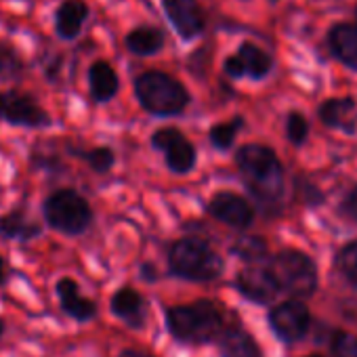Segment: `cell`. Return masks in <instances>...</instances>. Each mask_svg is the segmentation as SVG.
Returning a JSON list of instances; mask_svg holds the SVG:
<instances>
[{
    "label": "cell",
    "instance_id": "obj_1",
    "mask_svg": "<svg viewBox=\"0 0 357 357\" xmlns=\"http://www.w3.org/2000/svg\"><path fill=\"white\" fill-rule=\"evenodd\" d=\"M166 328L181 342L204 344L215 340L223 330V317L211 301L178 305L166 311Z\"/></svg>",
    "mask_w": 357,
    "mask_h": 357
},
{
    "label": "cell",
    "instance_id": "obj_2",
    "mask_svg": "<svg viewBox=\"0 0 357 357\" xmlns=\"http://www.w3.org/2000/svg\"><path fill=\"white\" fill-rule=\"evenodd\" d=\"M168 265L174 275L192 282H211L223 273V259L196 238L174 242L168 252Z\"/></svg>",
    "mask_w": 357,
    "mask_h": 357
},
{
    "label": "cell",
    "instance_id": "obj_3",
    "mask_svg": "<svg viewBox=\"0 0 357 357\" xmlns=\"http://www.w3.org/2000/svg\"><path fill=\"white\" fill-rule=\"evenodd\" d=\"M238 166L250 190L263 200H275L282 194V164L269 147L244 145L238 151Z\"/></svg>",
    "mask_w": 357,
    "mask_h": 357
},
{
    "label": "cell",
    "instance_id": "obj_4",
    "mask_svg": "<svg viewBox=\"0 0 357 357\" xmlns=\"http://www.w3.org/2000/svg\"><path fill=\"white\" fill-rule=\"evenodd\" d=\"M135 95L141 105L155 116H172L190 103L185 86L162 72H145L135 80Z\"/></svg>",
    "mask_w": 357,
    "mask_h": 357
},
{
    "label": "cell",
    "instance_id": "obj_5",
    "mask_svg": "<svg viewBox=\"0 0 357 357\" xmlns=\"http://www.w3.org/2000/svg\"><path fill=\"white\" fill-rule=\"evenodd\" d=\"M269 271L278 288L292 296H309L317 286V271L313 261L298 250H284L275 255Z\"/></svg>",
    "mask_w": 357,
    "mask_h": 357
},
{
    "label": "cell",
    "instance_id": "obj_6",
    "mask_svg": "<svg viewBox=\"0 0 357 357\" xmlns=\"http://www.w3.org/2000/svg\"><path fill=\"white\" fill-rule=\"evenodd\" d=\"M45 217L51 227L63 234H80L91 223V206L76 192L61 190L45 204Z\"/></svg>",
    "mask_w": 357,
    "mask_h": 357
},
{
    "label": "cell",
    "instance_id": "obj_7",
    "mask_svg": "<svg viewBox=\"0 0 357 357\" xmlns=\"http://www.w3.org/2000/svg\"><path fill=\"white\" fill-rule=\"evenodd\" d=\"M151 145L166 153V164L172 172H190L196 164V149L176 128H160L151 137Z\"/></svg>",
    "mask_w": 357,
    "mask_h": 357
},
{
    "label": "cell",
    "instance_id": "obj_8",
    "mask_svg": "<svg viewBox=\"0 0 357 357\" xmlns=\"http://www.w3.org/2000/svg\"><path fill=\"white\" fill-rule=\"evenodd\" d=\"M0 118L22 124V126H49V116L45 109L38 107V103L20 93V91H3L0 93Z\"/></svg>",
    "mask_w": 357,
    "mask_h": 357
},
{
    "label": "cell",
    "instance_id": "obj_9",
    "mask_svg": "<svg viewBox=\"0 0 357 357\" xmlns=\"http://www.w3.org/2000/svg\"><path fill=\"white\" fill-rule=\"evenodd\" d=\"M309 309L298 301H286L269 313V324L273 332L286 342L303 338L309 330Z\"/></svg>",
    "mask_w": 357,
    "mask_h": 357
},
{
    "label": "cell",
    "instance_id": "obj_10",
    "mask_svg": "<svg viewBox=\"0 0 357 357\" xmlns=\"http://www.w3.org/2000/svg\"><path fill=\"white\" fill-rule=\"evenodd\" d=\"M164 11L174 30L185 40L196 38L204 30V15L196 0H164Z\"/></svg>",
    "mask_w": 357,
    "mask_h": 357
},
{
    "label": "cell",
    "instance_id": "obj_11",
    "mask_svg": "<svg viewBox=\"0 0 357 357\" xmlns=\"http://www.w3.org/2000/svg\"><path fill=\"white\" fill-rule=\"evenodd\" d=\"M208 211L217 221H221L225 225H231V227H238V229H244V227H248L252 223L250 204L244 198H240V196H236L231 192L217 194L211 200Z\"/></svg>",
    "mask_w": 357,
    "mask_h": 357
},
{
    "label": "cell",
    "instance_id": "obj_12",
    "mask_svg": "<svg viewBox=\"0 0 357 357\" xmlns=\"http://www.w3.org/2000/svg\"><path fill=\"white\" fill-rule=\"evenodd\" d=\"M236 284H238V290L246 298H250L255 303H269V301L275 298V294L280 290L275 280H273V275H271V271H269V267L267 269H263V267H248V269L240 271Z\"/></svg>",
    "mask_w": 357,
    "mask_h": 357
},
{
    "label": "cell",
    "instance_id": "obj_13",
    "mask_svg": "<svg viewBox=\"0 0 357 357\" xmlns=\"http://www.w3.org/2000/svg\"><path fill=\"white\" fill-rule=\"evenodd\" d=\"M57 296L61 301L63 311L78 321H86V319H93L97 315L95 303L80 294L78 284L72 278H63L57 282Z\"/></svg>",
    "mask_w": 357,
    "mask_h": 357
},
{
    "label": "cell",
    "instance_id": "obj_14",
    "mask_svg": "<svg viewBox=\"0 0 357 357\" xmlns=\"http://www.w3.org/2000/svg\"><path fill=\"white\" fill-rule=\"evenodd\" d=\"M112 311L130 328H141L145 321V301L132 288H120L112 296Z\"/></svg>",
    "mask_w": 357,
    "mask_h": 357
},
{
    "label": "cell",
    "instance_id": "obj_15",
    "mask_svg": "<svg viewBox=\"0 0 357 357\" xmlns=\"http://www.w3.org/2000/svg\"><path fill=\"white\" fill-rule=\"evenodd\" d=\"M221 357H261V349L255 338L242 328L221 330L219 334Z\"/></svg>",
    "mask_w": 357,
    "mask_h": 357
},
{
    "label": "cell",
    "instance_id": "obj_16",
    "mask_svg": "<svg viewBox=\"0 0 357 357\" xmlns=\"http://www.w3.org/2000/svg\"><path fill=\"white\" fill-rule=\"evenodd\" d=\"M89 15V9L80 0H66L57 11V34L66 40L76 38L82 30V24Z\"/></svg>",
    "mask_w": 357,
    "mask_h": 357
},
{
    "label": "cell",
    "instance_id": "obj_17",
    "mask_svg": "<svg viewBox=\"0 0 357 357\" xmlns=\"http://www.w3.org/2000/svg\"><path fill=\"white\" fill-rule=\"evenodd\" d=\"M319 114L328 126L342 130H353L357 122V107L351 99H330L321 105Z\"/></svg>",
    "mask_w": 357,
    "mask_h": 357
},
{
    "label": "cell",
    "instance_id": "obj_18",
    "mask_svg": "<svg viewBox=\"0 0 357 357\" xmlns=\"http://www.w3.org/2000/svg\"><path fill=\"white\" fill-rule=\"evenodd\" d=\"M89 82H91V91L93 97L97 101H109L116 93H118V76L112 70V66L107 61H97L91 66L89 70Z\"/></svg>",
    "mask_w": 357,
    "mask_h": 357
},
{
    "label": "cell",
    "instance_id": "obj_19",
    "mask_svg": "<svg viewBox=\"0 0 357 357\" xmlns=\"http://www.w3.org/2000/svg\"><path fill=\"white\" fill-rule=\"evenodd\" d=\"M330 47L342 63L357 70V28L355 26H336L330 32Z\"/></svg>",
    "mask_w": 357,
    "mask_h": 357
},
{
    "label": "cell",
    "instance_id": "obj_20",
    "mask_svg": "<svg viewBox=\"0 0 357 357\" xmlns=\"http://www.w3.org/2000/svg\"><path fill=\"white\" fill-rule=\"evenodd\" d=\"M162 45H164V36L160 30H153V28H137L126 36L128 51L135 55H141V57L158 53L162 49Z\"/></svg>",
    "mask_w": 357,
    "mask_h": 357
},
{
    "label": "cell",
    "instance_id": "obj_21",
    "mask_svg": "<svg viewBox=\"0 0 357 357\" xmlns=\"http://www.w3.org/2000/svg\"><path fill=\"white\" fill-rule=\"evenodd\" d=\"M236 57L240 59L244 74H248L252 78H263L271 70V57L265 51H261L259 47L250 45V43H244Z\"/></svg>",
    "mask_w": 357,
    "mask_h": 357
},
{
    "label": "cell",
    "instance_id": "obj_22",
    "mask_svg": "<svg viewBox=\"0 0 357 357\" xmlns=\"http://www.w3.org/2000/svg\"><path fill=\"white\" fill-rule=\"evenodd\" d=\"M0 234L11 240H30L40 234V227L24 213H11L0 217Z\"/></svg>",
    "mask_w": 357,
    "mask_h": 357
},
{
    "label": "cell",
    "instance_id": "obj_23",
    "mask_svg": "<svg viewBox=\"0 0 357 357\" xmlns=\"http://www.w3.org/2000/svg\"><path fill=\"white\" fill-rule=\"evenodd\" d=\"M234 252H236L240 259L255 263V261H261V259L267 255V246H265V242H263L261 238L248 236V238L238 240V244L234 246Z\"/></svg>",
    "mask_w": 357,
    "mask_h": 357
},
{
    "label": "cell",
    "instance_id": "obj_24",
    "mask_svg": "<svg viewBox=\"0 0 357 357\" xmlns=\"http://www.w3.org/2000/svg\"><path fill=\"white\" fill-rule=\"evenodd\" d=\"M22 74V61L15 51L0 43V80H11Z\"/></svg>",
    "mask_w": 357,
    "mask_h": 357
},
{
    "label": "cell",
    "instance_id": "obj_25",
    "mask_svg": "<svg viewBox=\"0 0 357 357\" xmlns=\"http://www.w3.org/2000/svg\"><path fill=\"white\" fill-rule=\"evenodd\" d=\"M242 126V118H234L231 122H223V124H217L213 130H211V141L221 147V149H227L234 139H236V132L238 128Z\"/></svg>",
    "mask_w": 357,
    "mask_h": 357
},
{
    "label": "cell",
    "instance_id": "obj_26",
    "mask_svg": "<svg viewBox=\"0 0 357 357\" xmlns=\"http://www.w3.org/2000/svg\"><path fill=\"white\" fill-rule=\"evenodd\" d=\"M332 353L334 357H357V336L351 332H334L332 336Z\"/></svg>",
    "mask_w": 357,
    "mask_h": 357
},
{
    "label": "cell",
    "instance_id": "obj_27",
    "mask_svg": "<svg viewBox=\"0 0 357 357\" xmlns=\"http://www.w3.org/2000/svg\"><path fill=\"white\" fill-rule=\"evenodd\" d=\"M338 263H340L342 273L357 284V242H351L342 248Z\"/></svg>",
    "mask_w": 357,
    "mask_h": 357
},
{
    "label": "cell",
    "instance_id": "obj_28",
    "mask_svg": "<svg viewBox=\"0 0 357 357\" xmlns=\"http://www.w3.org/2000/svg\"><path fill=\"white\" fill-rule=\"evenodd\" d=\"M84 158H86V162H89L97 172H105V170L114 164V153H112V149H107V147L91 149V151L84 153Z\"/></svg>",
    "mask_w": 357,
    "mask_h": 357
},
{
    "label": "cell",
    "instance_id": "obj_29",
    "mask_svg": "<svg viewBox=\"0 0 357 357\" xmlns=\"http://www.w3.org/2000/svg\"><path fill=\"white\" fill-rule=\"evenodd\" d=\"M288 137L292 143H303L307 137V122L301 114H290L288 118Z\"/></svg>",
    "mask_w": 357,
    "mask_h": 357
},
{
    "label": "cell",
    "instance_id": "obj_30",
    "mask_svg": "<svg viewBox=\"0 0 357 357\" xmlns=\"http://www.w3.org/2000/svg\"><path fill=\"white\" fill-rule=\"evenodd\" d=\"M225 72H227L229 76H234V78L244 76L242 63H240V59H238L236 55H234V57H229V59H225Z\"/></svg>",
    "mask_w": 357,
    "mask_h": 357
},
{
    "label": "cell",
    "instance_id": "obj_31",
    "mask_svg": "<svg viewBox=\"0 0 357 357\" xmlns=\"http://www.w3.org/2000/svg\"><path fill=\"white\" fill-rule=\"evenodd\" d=\"M344 211H347V215L353 219V221H357V188L351 192V196L347 198V202H344Z\"/></svg>",
    "mask_w": 357,
    "mask_h": 357
},
{
    "label": "cell",
    "instance_id": "obj_32",
    "mask_svg": "<svg viewBox=\"0 0 357 357\" xmlns=\"http://www.w3.org/2000/svg\"><path fill=\"white\" fill-rule=\"evenodd\" d=\"M120 357H153V355L147 351H139V349H124L120 353Z\"/></svg>",
    "mask_w": 357,
    "mask_h": 357
},
{
    "label": "cell",
    "instance_id": "obj_33",
    "mask_svg": "<svg viewBox=\"0 0 357 357\" xmlns=\"http://www.w3.org/2000/svg\"><path fill=\"white\" fill-rule=\"evenodd\" d=\"M3 282H5V261L0 259V284H3Z\"/></svg>",
    "mask_w": 357,
    "mask_h": 357
},
{
    "label": "cell",
    "instance_id": "obj_34",
    "mask_svg": "<svg viewBox=\"0 0 357 357\" xmlns=\"http://www.w3.org/2000/svg\"><path fill=\"white\" fill-rule=\"evenodd\" d=\"M3 332H5V324H3V319H0V336H3Z\"/></svg>",
    "mask_w": 357,
    "mask_h": 357
},
{
    "label": "cell",
    "instance_id": "obj_35",
    "mask_svg": "<svg viewBox=\"0 0 357 357\" xmlns=\"http://www.w3.org/2000/svg\"><path fill=\"white\" fill-rule=\"evenodd\" d=\"M307 357H321V355H307Z\"/></svg>",
    "mask_w": 357,
    "mask_h": 357
}]
</instances>
